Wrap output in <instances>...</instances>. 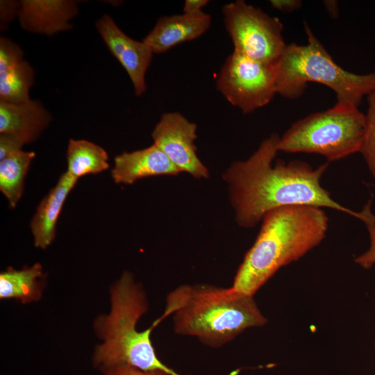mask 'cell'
Here are the masks:
<instances>
[{
  "label": "cell",
  "instance_id": "cell-1",
  "mask_svg": "<svg viewBox=\"0 0 375 375\" xmlns=\"http://www.w3.org/2000/svg\"><path fill=\"white\" fill-rule=\"evenodd\" d=\"M279 139L271 135L248 159L233 162L222 175L239 226L253 228L269 210L290 206L328 208L359 218V212L338 203L322 186L328 162L315 169L299 160L273 165Z\"/></svg>",
  "mask_w": 375,
  "mask_h": 375
},
{
  "label": "cell",
  "instance_id": "cell-2",
  "mask_svg": "<svg viewBox=\"0 0 375 375\" xmlns=\"http://www.w3.org/2000/svg\"><path fill=\"white\" fill-rule=\"evenodd\" d=\"M328 222L320 207L290 206L267 212L231 288L253 296L280 268L319 245L326 237Z\"/></svg>",
  "mask_w": 375,
  "mask_h": 375
},
{
  "label": "cell",
  "instance_id": "cell-3",
  "mask_svg": "<svg viewBox=\"0 0 375 375\" xmlns=\"http://www.w3.org/2000/svg\"><path fill=\"white\" fill-rule=\"evenodd\" d=\"M172 315L176 334L196 337L219 347L244 330L260 327L267 319L253 296L206 284L182 285L167 295L160 322Z\"/></svg>",
  "mask_w": 375,
  "mask_h": 375
},
{
  "label": "cell",
  "instance_id": "cell-4",
  "mask_svg": "<svg viewBox=\"0 0 375 375\" xmlns=\"http://www.w3.org/2000/svg\"><path fill=\"white\" fill-rule=\"evenodd\" d=\"M111 310L96 321L97 332L103 340L94 351V366L102 373L117 367L127 366L142 370H161L181 375L164 364L157 356L151 341L153 324L144 331L137 323L148 310V303L140 285L132 274L124 272L110 292Z\"/></svg>",
  "mask_w": 375,
  "mask_h": 375
},
{
  "label": "cell",
  "instance_id": "cell-5",
  "mask_svg": "<svg viewBox=\"0 0 375 375\" xmlns=\"http://www.w3.org/2000/svg\"><path fill=\"white\" fill-rule=\"evenodd\" d=\"M308 44H287L276 67V91L294 99L305 92L308 83H318L331 88L337 102L358 108L362 99L375 90V72L357 74L337 64L304 22Z\"/></svg>",
  "mask_w": 375,
  "mask_h": 375
},
{
  "label": "cell",
  "instance_id": "cell-6",
  "mask_svg": "<svg viewBox=\"0 0 375 375\" xmlns=\"http://www.w3.org/2000/svg\"><path fill=\"white\" fill-rule=\"evenodd\" d=\"M365 114L358 108L337 102L326 110L297 120L280 137L278 151L324 156L328 162L359 152Z\"/></svg>",
  "mask_w": 375,
  "mask_h": 375
},
{
  "label": "cell",
  "instance_id": "cell-7",
  "mask_svg": "<svg viewBox=\"0 0 375 375\" xmlns=\"http://www.w3.org/2000/svg\"><path fill=\"white\" fill-rule=\"evenodd\" d=\"M222 14L233 51L258 61L277 63L287 46L278 18L243 0L225 4Z\"/></svg>",
  "mask_w": 375,
  "mask_h": 375
},
{
  "label": "cell",
  "instance_id": "cell-8",
  "mask_svg": "<svg viewBox=\"0 0 375 375\" xmlns=\"http://www.w3.org/2000/svg\"><path fill=\"white\" fill-rule=\"evenodd\" d=\"M216 88L231 105L249 114L277 94L276 65L233 51L221 67Z\"/></svg>",
  "mask_w": 375,
  "mask_h": 375
},
{
  "label": "cell",
  "instance_id": "cell-9",
  "mask_svg": "<svg viewBox=\"0 0 375 375\" xmlns=\"http://www.w3.org/2000/svg\"><path fill=\"white\" fill-rule=\"evenodd\" d=\"M197 126L178 112L162 115L151 133L153 144L181 171L196 178L209 177L208 168L197 155Z\"/></svg>",
  "mask_w": 375,
  "mask_h": 375
},
{
  "label": "cell",
  "instance_id": "cell-10",
  "mask_svg": "<svg viewBox=\"0 0 375 375\" xmlns=\"http://www.w3.org/2000/svg\"><path fill=\"white\" fill-rule=\"evenodd\" d=\"M96 28L108 50L128 74L135 95L143 94L147 89L145 75L153 54L151 48L143 40L128 36L107 14L97 21Z\"/></svg>",
  "mask_w": 375,
  "mask_h": 375
},
{
  "label": "cell",
  "instance_id": "cell-11",
  "mask_svg": "<svg viewBox=\"0 0 375 375\" xmlns=\"http://www.w3.org/2000/svg\"><path fill=\"white\" fill-rule=\"evenodd\" d=\"M78 13V3L71 0H23L18 19L25 31L53 35L69 30L70 20Z\"/></svg>",
  "mask_w": 375,
  "mask_h": 375
},
{
  "label": "cell",
  "instance_id": "cell-12",
  "mask_svg": "<svg viewBox=\"0 0 375 375\" xmlns=\"http://www.w3.org/2000/svg\"><path fill=\"white\" fill-rule=\"evenodd\" d=\"M181 172L165 153L153 144L142 149L117 156L111 176L116 183L130 185L146 177L172 176Z\"/></svg>",
  "mask_w": 375,
  "mask_h": 375
},
{
  "label": "cell",
  "instance_id": "cell-13",
  "mask_svg": "<svg viewBox=\"0 0 375 375\" xmlns=\"http://www.w3.org/2000/svg\"><path fill=\"white\" fill-rule=\"evenodd\" d=\"M211 24L209 14L184 13L160 17L153 29L143 39L153 53H162L174 46L195 40L204 34Z\"/></svg>",
  "mask_w": 375,
  "mask_h": 375
},
{
  "label": "cell",
  "instance_id": "cell-14",
  "mask_svg": "<svg viewBox=\"0 0 375 375\" xmlns=\"http://www.w3.org/2000/svg\"><path fill=\"white\" fill-rule=\"evenodd\" d=\"M51 121V114L37 100L20 103L0 100V134L14 135L25 144L35 141Z\"/></svg>",
  "mask_w": 375,
  "mask_h": 375
},
{
  "label": "cell",
  "instance_id": "cell-15",
  "mask_svg": "<svg viewBox=\"0 0 375 375\" xmlns=\"http://www.w3.org/2000/svg\"><path fill=\"white\" fill-rule=\"evenodd\" d=\"M77 181L67 172H64L56 185L41 201L30 224L36 247L45 249L53 242L60 212Z\"/></svg>",
  "mask_w": 375,
  "mask_h": 375
},
{
  "label": "cell",
  "instance_id": "cell-16",
  "mask_svg": "<svg viewBox=\"0 0 375 375\" xmlns=\"http://www.w3.org/2000/svg\"><path fill=\"white\" fill-rule=\"evenodd\" d=\"M42 267L36 263L16 270L9 267L0 274V298L16 299L22 303L38 300L42 294Z\"/></svg>",
  "mask_w": 375,
  "mask_h": 375
},
{
  "label": "cell",
  "instance_id": "cell-17",
  "mask_svg": "<svg viewBox=\"0 0 375 375\" xmlns=\"http://www.w3.org/2000/svg\"><path fill=\"white\" fill-rule=\"evenodd\" d=\"M108 156L99 145L85 140H69L67 150V172L76 179L102 172L109 167Z\"/></svg>",
  "mask_w": 375,
  "mask_h": 375
},
{
  "label": "cell",
  "instance_id": "cell-18",
  "mask_svg": "<svg viewBox=\"0 0 375 375\" xmlns=\"http://www.w3.org/2000/svg\"><path fill=\"white\" fill-rule=\"evenodd\" d=\"M34 151H18L0 160V190L15 208L24 191L26 175L33 158Z\"/></svg>",
  "mask_w": 375,
  "mask_h": 375
},
{
  "label": "cell",
  "instance_id": "cell-19",
  "mask_svg": "<svg viewBox=\"0 0 375 375\" xmlns=\"http://www.w3.org/2000/svg\"><path fill=\"white\" fill-rule=\"evenodd\" d=\"M34 77L33 69L24 59L0 68V100L11 103L30 100Z\"/></svg>",
  "mask_w": 375,
  "mask_h": 375
},
{
  "label": "cell",
  "instance_id": "cell-20",
  "mask_svg": "<svg viewBox=\"0 0 375 375\" xmlns=\"http://www.w3.org/2000/svg\"><path fill=\"white\" fill-rule=\"evenodd\" d=\"M367 99L368 108L365 114L363 139L359 153L363 156L370 174L375 178V90Z\"/></svg>",
  "mask_w": 375,
  "mask_h": 375
},
{
  "label": "cell",
  "instance_id": "cell-21",
  "mask_svg": "<svg viewBox=\"0 0 375 375\" xmlns=\"http://www.w3.org/2000/svg\"><path fill=\"white\" fill-rule=\"evenodd\" d=\"M371 206L372 201L369 200L360 212L359 217L368 231L370 246L366 252L354 259L355 262L365 269L371 268L375 264V215L372 212Z\"/></svg>",
  "mask_w": 375,
  "mask_h": 375
},
{
  "label": "cell",
  "instance_id": "cell-22",
  "mask_svg": "<svg viewBox=\"0 0 375 375\" xmlns=\"http://www.w3.org/2000/svg\"><path fill=\"white\" fill-rule=\"evenodd\" d=\"M25 144L17 137L9 134H0V160L22 150Z\"/></svg>",
  "mask_w": 375,
  "mask_h": 375
},
{
  "label": "cell",
  "instance_id": "cell-23",
  "mask_svg": "<svg viewBox=\"0 0 375 375\" xmlns=\"http://www.w3.org/2000/svg\"><path fill=\"white\" fill-rule=\"evenodd\" d=\"M20 8V1H0V19L1 26H6L17 16Z\"/></svg>",
  "mask_w": 375,
  "mask_h": 375
},
{
  "label": "cell",
  "instance_id": "cell-24",
  "mask_svg": "<svg viewBox=\"0 0 375 375\" xmlns=\"http://www.w3.org/2000/svg\"><path fill=\"white\" fill-rule=\"evenodd\" d=\"M103 375H172L161 370H142L137 368L122 366L112 368L106 372L103 373Z\"/></svg>",
  "mask_w": 375,
  "mask_h": 375
},
{
  "label": "cell",
  "instance_id": "cell-25",
  "mask_svg": "<svg viewBox=\"0 0 375 375\" xmlns=\"http://www.w3.org/2000/svg\"><path fill=\"white\" fill-rule=\"evenodd\" d=\"M269 2L274 9L286 12H294L302 6L301 0H271Z\"/></svg>",
  "mask_w": 375,
  "mask_h": 375
},
{
  "label": "cell",
  "instance_id": "cell-26",
  "mask_svg": "<svg viewBox=\"0 0 375 375\" xmlns=\"http://www.w3.org/2000/svg\"><path fill=\"white\" fill-rule=\"evenodd\" d=\"M208 0L185 1L183 13L188 15H198L203 12L202 9L208 3Z\"/></svg>",
  "mask_w": 375,
  "mask_h": 375
},
{
  "label": "cell",
  "instance_id": "cell-27",
  "mask_svg": "<svg viewBox=\"0 0 375 375\" xmlns=\"http://www.w3.org/2000/svg\"><path fill=\"white\" fill-rule=\"evenodd\" d=\"M323 3L328 16L333 19H336L340 13L338 2L335 0H325Z\"/></svg>",
  "mask_w": 375,
  "mask_h": 375
}]
</instances>
